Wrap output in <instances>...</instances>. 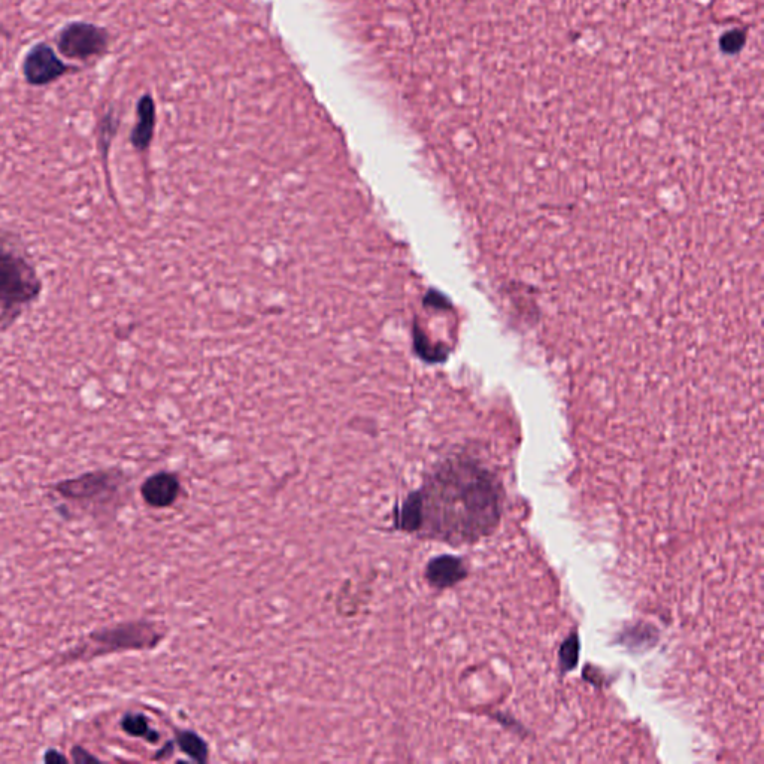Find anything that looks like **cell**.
<instances>
[{"mask_svg":"<svg viewBox=\"0 0 764 764\" xmlns=\"http://www.w3.org/2000/svg\"><path fill=\"white\" fill-rule=\"evenodd\" d=\"M420 497V530L454 544L490 535L502 514L499 481L471 460L444 463L420 490Z\"/></svg>","mask_w":764,"mask_h":764,"instance_id":"1","label":"cell"},{"mask_svg":"<svg viewBox=\"0 0 764 764\" xmlns=\"http://www.w3.org/2000/svg\"><path fill=\"white\" fill-rule=\"evenodd\" d=\"M42 293L44 281L23 245L0 232V332L11 329Z\"/></svg>","mask_w":764,"mask_h":764,"instance_id":"2","label":"cell"},{"mask_svg":"<svg viewBox=\"0 0 764 764\" xmlns=\"http://www.w3.org/2000/svg\"><path fill=\"white\" fill-rule=\"evenodd\" d=\"M162 638V633L148 621H133V623L103 627L90 633L89 638L75 650L63 654L62 660L71 663L77 660L95 659L106 654L145 650V648L156 647Z\"/></svg>","mask_w":764,"mask_h":764,"instance_id":"3","label":"cell"},{"mask_svg":"<svg viewBox=\"0 0 764 764\" xmlns=\"http://www.w3.org/2000/svg\"><path fill=\"white\" fill-rule=\"evenodd\" d=\"M124 478L118 469H102V471L87 472L80 477L63 479L54 485L53 490L62 499L78 506L108 505L120 491Z\"/></svg>","mask_w":764,"mask_h":764,"instance_id":"4","label":"cell"},{"mask_svg":"<svg viewBox=\"0 0 764 764\" xmlns=\"http://www.w3.org/2000/svg\"><path fill=\"white\" fill-rule=\"evenodd\" d=\"M56 42L57 50L66 59L86 62L108 51L111 35L105 27L89 21H72L60 29Z\"/></svg>","mask_w":764,"mask_h":764,"instance_id":"5","label":"cell"},{"mask_svg":"<svg viewBox=\"0 0 764 764\" xmlns=\"http://www.w3.org/2000/svg\"><path fill=\"white\" fill-rule=\"evenodd\" d=\"M71 71L51 45L45 42L33 45L23 60V75L27 84L33 87H45L56 83Z\"/></svg>","mask_w":764,"mask_h":764,"instance_id":"6","label":"cell"},{"mask_svg":"<svg viewBox=\"0 0 764 764\" xmlns=\"http://www.w3.org/2000/svg\"><path fill=\"white\" fill-rule=\"evenodd\" d=\"M181 485L178 478L169 472H159L151 475L142 484V499L153 508H168L177 502L180 496Z\"/></svg>","mask_w":764,"mask_h":764,"instance_id":"7","label":"cell"},{"mask_svg":"<svg viewBox=\"0 0 764 764\" xmlns=\"http://www.w3.org/2000/svg\"><path fill=\"white\" fill-rule=\"evenodd\" d=\"M466 575L468 571L465 563L454 556L436 557L426 568V579L436 588L453 587L463 581Z\"/></svg>","mask_w":764,"mask_h":764,"instance_id":"8","label":"cell"},{"mask_svg":"<svg viewBox=\"0 0 764 764\" xmlns=\"http://www.w3.org/2000/svg\"><path fill=\"white\" fill-rule=\"evenodd\" d=\"M135 129L130 135V142L138 151L147 150L150 147L154 136V126H156V106H154L153 97L150 95L142 96L136 106Z\"/></svg>","mask_w":764,"mask_h":764,"instance_id":"9","label":"cell"},{"mask_svg":"<svg viewBox=\"0 0 764 764\" xmlns=\"http://www.w3.org/2000/svg\"><path fill=\"white\" fill-rule=\"evenodd\" d=\"M421 521H423V511H421L420 491H414L403 502L397 524L403 532L412 533L421 529Z\"/></svg>","mask_w":764,"mask_h":764,"instance_id":"10","label":"cell"},{"mask_svg":"<svg viewBox=\"0 0 764 764\" xmlns=\"http://www.w3.org/2000/svg\"><path fill=\"white\" fill-rule=\"evenodd\" d=\"M121 729L133 738L147 739L148 742L159 741V733L154 732L142 714H126L121 720Z\"/></svg>","mask_w":764,"mask_h":764,"instance_id":"11","label":"cell"},{"mask_svg":"<svg viewBox=\"0 0 764 764\" xmlns=\"http://www.w3.org/2000/svg\"><path fill=\"white\" fill-rule=\"evenodd\" d=\"M181 751L196 762L205 763L208 760V745L193 732H180L177 736Z\"/></svg>","mask_w":764,"mask_h":764,"instance_id":"12","label":"cell"},{"mask_svg":"<svg viewBox=\"0 0 764 764\" xmlns=\"http://www.w3.org/2000/svg\"><path fill=\"white\" fill-rule=\"evenodd\" d=\"M579 642L576 636H571L562 648V665L566 670L572 669L578 660Z\"/></svg>","mask_w":764,"mask_h":764,"instance_id":"13","label":"cell"},{"mask_svg":"<svg viewBox=\"0 0 764 764\" xmlns=\"http://www.w3.org/2000/svg\"><path fill=\"white\" fill-rule=\"evenodd\" d=\"M74 759L77 763L97 762L95 756H92V754L87 753L86 750H81V748L78 747L74 750Z\"/></svg>","mask_w":764,"mask_h":764,"instance_id":"14","label":"cell"},{"mask_svg":"<svg viewBox=\"0 0 764 764\" xmlns=\"http://www.w3.org/2000/svg\"><path fill=\"white\" fill-rule=\"evenodd\" d=\"M44 760L47 763L68 762V759H66L65 756H62V754L57 753V751H47V754H45Z\"/></svg>","mask_w":764,"mask_h":764,"instance_id":"15","label":"cell"}]
</instances>
